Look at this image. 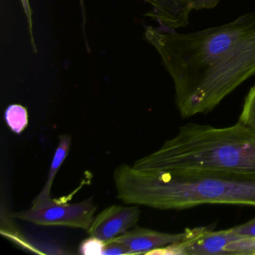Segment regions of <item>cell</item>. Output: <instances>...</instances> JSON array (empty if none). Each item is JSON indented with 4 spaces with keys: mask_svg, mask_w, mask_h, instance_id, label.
I'll use <instances>...</instances> for the list:
<instances>
[{
    "mask_svg": "<svg viewBox=\"0 0 255 255\" xmlns=\"http://www.w3.org/2000/svg\"><path fill=\"white\" fill-rule=\"evenodd\" d=\"M104 243L97 237L90 236L89 238L83 240L79 247V252L82 255H102Z\"/></svg>",
    "mask_w": 255,
    "mask_h": 255,
    "instance_id": "cell-12",
    "label": "cell"
},
{
    "mask_svg": "<svg viewBox=\"0 0 255 255\" xmlns=\"http://www.w3.org/2000/svg\"><path fill=\"white\" fill-rule=\"evenodd\" d=\"M140 215L137 206H110L95 217L87 233L102 241H109L135 226Z\"/></svg>",
    "mask_w": 255,
    "mask_h": 255,
    "instance_id": "cell-5",
    "label": "cell"
},
{
    "mask_svg": "<svg viewBox=\"0 0 255 255\" xmlns=\"http://www.w3.org/2000/svg\"><path fill=\"white\" fill-rule=\"evenodd\" d=\"M231 229L239 235L255 237V218L246 223L233 227Z\"/></svg>",
    "mask_w": 255,
    "mask_h": 255,
    "instance_id": "cell-16",
    "label": "cell"
},
{
    "mask_svg": "<svg viewBox=\"0 0 255 255\" xmlns=\"http://www.w3.org/2000/svg\"><path fill=\"white\" fill-rule=\"evenodd\" d=\"M238 122L255 130V85L245 98Z\"/></svg>",
    "mask_w": 255,
    "mask_h": 255,
    "instance_id": "cell-11",
    "label": "cell"
},
{
    "mask_svg": "<svg viewBox=\"0 0 255 255\" xmlns=\"http://www.w3.org/2000/svg\"><path fill=\"white\" fill-rule=\"evenodd\" d=\"M142 171L233 173L255 176V130L237 122L228 128L189 123L157 150L137 159Z\"/></svg>",
    "mask_w": 255,
    "mask_h": 255,
    "instance_id": "cell-3",
    "label": "cell"
},
{
    "mask_svg": "<svg viewBox=\"0 0 255 255\" xmlns=\"http://www.w3.org/2000/svg\"><path fill=\"white\" fill-rule=\"evenodd\" d=\"M152 7L145 14L158 24L168 29L186 27L189 23V14L192 11L186 0H143Z\"/></svg>",
    "mask_w": 255,
    "mask_h": 255,
    "instance_id": "cell-7",
    "label": "cell"
},
{
    "mask_svg": "<svg viewBox=\"0 0 255 255\" xmlns=\"http://www.w3.org/2000/svg\"><path fill=\"white\" fill-rule=\"evenodd\" d=\"M5 119L11 130L20 133L28 125L27 110L20 104L8 106L5 112Z\"/></svg>",
    "mask_w": 255,
    "mask_h": 255,
    "instance_id": "cell-9",
    "label": "cell"
},
{
    "mask_svg": "<svg viewBox=\"0 0 255 255\" xmlns=\"http://www.w3.org/2000/svg\"><path fill=\"white\" fill-rule=\"evenodd\" d=\"M118 198L127 204L184 210L204 204L255 207V176L213 171L165 173L129 165L115 169Z\"/></svg>",
    "mask_w": 255,
    "mask_h": 255,
    "instance_id": "cell-2",
    "label": "cell"
},
{
    "mask_svg": "<svg viewBox=\"0 0 255 255\" xmlns=\"http://www.w3.org/2000/svg\"><path fill=\"white\" fill-rule=\"evenodd\" d=\"M192 10L213 9L216 8L221 0H186Z\"/></svg>",
    "mask_w": 255,
    "mask_h": 255,
    "instance_id": "cell-15",
    "label": "cell"
},
{
    "mask_svg": "<svg viewBox=\"0 0 255 255\" xmlns=\"http://www.w3.org/2000/svg\"><path fill=\"white\" fill-rule=\"evenodd\" d=\"M134 255L129 247L122 241L113 239L104 243L102 255Z\"/></svg>",
    "mask_w": 255,
    "mask_h": 255,
    "instance_id": "cell-13",
    "label": "cell"
},
{
    "mask_svg": "<svg viewBox=\"0 0 255 255\" xmlns=\"http://www.w3.org/2000/svg\"><path fill=\"white\" fill-rule=\"evenodd\" d=\"M222 255H255V237L243 236L228 243Z\"/></svg>",
    "mask_w": 255,
    "mask_h": 255,
    "instance_id": "cell-10",
    "label": "cell"
},
{
    "mask_svg": "<svg viewBox=\"0 0 255 255\" xmlns=\"http://www.w3.org/2000/svg\"><path fill=\"white\" fill-rule=\"evenodd\" d=\"M144 29V38L172 78L183 119L210 113L255 75V11L189 33L160 26Z\"/></svg>",
    "mask_w": 255,
    "mask_h": 255,
    "instance_id": "cell-1",
    "label": "cell"
},
{
    "mask_svg": "<svg viewBox=\"0 0 255 255\" xmlns=\"http://www.w3.org/2000/svg\"><path fill=\"white\" fill-rule=\"evenodd\" d=\"M201 228V227H197L192 229H186L183 232L170 234L135 227L114 239L127 245L134 255L147 254L155 249L180 243L194 237L199 232Z\"/></svg>",
    "mask_w": 255,
    "mask_h": 255,
    "instance_id": "cell-6",
    "label": "cell"
},
{
    "mask_svg": "<svg viewBox=\"0 0 255 255\" xmlns=\"http://www.w3.org/2000/svg\"><path fill=\"white\" fill-rule=\"evenodd\" d=\"M71 144V135H62L59 136V144H58L57 148L55 152L53 161L50 165L47 181L43 186L40 193L32 201V206L41 205V204H46L53 200V198H51L52 186H53V181H54L55 177H56L59 168L62 166V163L68 156Z\"/></svg>",
    "mask_w": 255,
    "mask_h": 255,
    "instance_id": "cell-8",
    "label": "cell"
},
{
    "mask_svg": "<svg viewBox=\"0 0 255 255\" xmlns=\"http://www.w3.org/2000/svg\"><path fill=\"white\" fill-rule=\"evenodd\" d=\"M97 207L93 197L79 203H60L52 200L11 214L13 218L42 226H65L88 231L95 219Z\"/></svg>",
    "mask_w": 255,
    "mask_h": 255,
    "instance_id": "cell-4",
    "label": "cell"
},
{
    "mask_svg": "<svg viewBox=\"0 0 255 255\" xmlns=\"http://www.w3.org/2000/svg\"><path fill=\"white\" fill-rule=\"evenodd\" d=\"M79 3H80V9H81L82 14V29H83V33H84L85 41H86V48L89 52V45H88L87 40H86V7H85V0H79Z\"/></svg>",
    "mask_w": 255,
    "mask_h": 255,
    "instance_id": "cell-17",
    "label": "cell"
},
{
    "mask_svg": "<svg viewBox=\"0 0 255 255\" xmlns=\"http://www.w3.org/2000/svg\"><path fill=\"white\" fill-rule=\"evenodd\" d=\"M22 5H23V11L26 14V20H27L28 28H29V35H30V43L32 50L34 53H38L36 43L33 34V23H32V10L29 4V0H20Z\"/></svg>",
    "mask_w": 255,
    "mask_h": 255,
    "instance_id": "cell-14",
    "label": "cell"
}]
</instances>
